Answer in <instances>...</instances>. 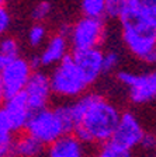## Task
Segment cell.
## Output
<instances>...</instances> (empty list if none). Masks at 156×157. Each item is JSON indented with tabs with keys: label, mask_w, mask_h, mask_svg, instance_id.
I'll list each match as a JSON object with an SVG mask.
<instances>
[{
	"label": "cell",
	"mask_w": 156,
	"mask_h": 157,
	"mask_svg": "<svg viewBox=\"0 0 156 157\" xmlns=\"http://www.w3.org/2000/svg\"><path fill=\"white\" fill-rule=\"evenodd\" d=\"M143 133L145 131L141 122L138 121V118L132 112H124L121 114L120 121H118L110 142L121 149L131 151L134 147L139 146Z\"/></svg>",
	"instance_id": "ba28073f"
},
{
	"label": "cell",
	"mask_w": 156,
	"mask_h": 157,
	"mask_svg": "<svg viewBox=\"0 0 156 157\" xmlns=\"http://www.w3.org/2000/svg\"><path fill=\"white\" fill-rule=\"evenodd\" d=\"M48 157H86L85 144L73 133L63 135L48 146Z\"/></svg>",
	"instance_id": "7c38bea8"
},
{
	"label": "cell",
	"mask_w": 156,
	"mask_h": 157,
	"mask_svg": "<svg viewBox=\"0 0 156 157\" xmlns=\"http://www.w3.org/2000/svg\"><path fill=\"white\" fill-rule=\"evenodd\" d=\"M70 108L73 132L83 144L107 143L120 121V111L100 94H86L75 101Z\"/></svg>",
	"instance_id": "6da1fadb"
},
{
	"label": "cell",
	"mask_w": 156,
	"mask_h": 157,
	"mask_svg": "<svg viewBox=\"0 0 156 157\" xmlns=\"http://www.w3.org/2000/svg\"><path fill=\"white\" fill-rule=\"evenodd\" d=\"M51 93L52 91L51 84H49V76H46L42 72H38V70L33 72L23 91L31 114L46 108Z\"/></svg>",
	"instance_id": "9c48e42d"
},
{
	"label": "cell",
	"mask_w": 156,
	"mask_h": 157,
	"mask_svg": "<svg viewBox=\"0 0 156 157\" xmlns=\"http://www.w3.org/2000/svg\"><path fill=\"white\" fill-rule=\"evenodd\" d=\"M117 78L128 87L130 98L134 104H148L156 100V77L152 72L145 75H137L122 70Z\"/></svg>",
	"instance_id": "8992f818"
},
{
	"label": "cell",
	"mask_w": 156,
	"mask_h": 157,
	"mask_svg": "<svg viewBox=\"0 0 156 157\" xmlns=\"http://www.w3.org/2000/svg\"><path fill=\"white\" fill-rule=\"evenodd\" d=\"M103 55L104 53L98 48L73 51L70 55L87 84L94 83L103 73Z\"/></svg>",
	"instance_id": "30bf717a"
},
{
	"label": "cell",
	"mask_w": 156,
	"mask_h": 157,
	"mask_svg": "<svg viewBox=\"0 0 156 157\" xmlns=\"http://www.w3.org/2000/svg\"><path fill=\"white\" fill-rule=\"evenodd\" d=\"M7 62H9V60H7V59L4 58V56L2 55V53H0V72H2V70L4 69V66L7 65Z\"/></svg>",
	"instance_id": "484cf974"
},
{
	"label": "cell",
	"mask_w": 156,
	"mask_h": 157,
	"mask_svg": "<svg viewBox=\"0 0 156 157\" xmlns=\"http://www.w3.org/2000/svg\"><path fill=\"white\" fill-rule=\"evenodd\" d=\"M31 75H33V69L28 60L21 58L9 60L4 69L0 72V80L3 84L6 98L23 93Z\"/></svg>",
	"instance_id": "52a82bcc"
},
{
	"label": "cell",
	"mask_w": 156,
	"mask_h": 157,
	"mask_svg": "<svg viewBox=\"0 0 156 157\" xmlns=\"http://www.w3.org/2000/svg\"><path fill=\"white\" fill-rule=\"evenodd\" d=\"M139 146L143 150H156V135L153 133H143L142 139H141Z\"/></svg>",
	"instance_id": "603a6c76"
},
{
	"label": "cell",
	"mask_w": 156,
	"mask_h": 157,
	"mask_svg": "<svg viewBox=\"0 0 156 157\" xmlns=\"http://www.w3.org/2000/svg\"><path fill=\"white\" fill-rule=\"evenodd\" d=\"M128 0H106V14L110 17H118Z\"/></svg>",
	"instance_id": "ffe728a7"
},
{
	"label": "cell",
	"mask_w": 156,
	"mask_h": 157,
	"mask_svg": "<svg viewBox=\"0 0 156 157\" xmlns=\"http://www.w3.org/2000/svg\"><path fill=\"white\" fill-rule=\"evenodd\" d=\"M2 108H3L4 114L9 119V124L11 126L13 133H17V132H21L23 129H26L31 111H30L27 100L23 93L13 95L10 98H6V101L3 102Z\"/></svg>",
	"instance_id": "8fae6325"
},
{
	"label": "cell",
	"mask_w": 156,
	"mask_h": 157,
	"mask_svg": "<svg viewBox=\"0 0 156 157\" xmlns=\"http://www.w3.org/2000/svg\"><path fill=\"white\" fill-rule=\"evenodd\" d=\"M155 151H156V150H155Z\"/></svg>",
	"instance_id": "f546056e"
},
{
	"label": "cell",
	"mask_w": 156,
	"mask_h": 157,
	"mask_svg": "<svg viewBox=\"0 0 156 157\" xmlns=\"http://www.w3.org/2000/svg\"><path fill=\"white\" fill-rule=\"evenodd\" d=\"M120 63V56H118L117 52H107L103 55V72L104 73H108V72H113L114 69L118 66Z\"/></svg>",
	"instance_id": "44dd1931"
},
{
	"label": "cell",
	"mask_w": 156,
	"mask_h": 157,
	"mask_svg": "<svg viewBox=\"0 0 156 157\" xmlns=\"http://www.w3.org/2000/svg\"><path fill=\"white\" fill-rule=\"evenodd\" d=\"M0 53L7 59V60H11V59L18 58V44L14 38H3L0 41Z\"/></svg>",
	"instance_id": "e0dca14e"
},
{
	"label": "cell",
	"mask_w": 156,
	"mask_h": 157,
	"mask_svg": "<svg viewBox=\"0 0 156 157\" xmlns=\"http://www.w3.org/2000/svg\"><path fill=\"white\" fill-rule=\"evenodd\" d=\"M46 36V29L41 24H35L30 28L28 33V41L31 44V46H39L44 42V39Z\"/></svg>",
	"instance_id": "ac0fdd59"
},
{
	"label": "cell",
	"mask_w": 156,
	"mask_h": 157,
	"mask_svg": "<svg viewBox=\"0 0 156 157\" xmlns=\"http://www.w3.org/2000/svg\"><path fill=\"white\" fill-rule=\"evenodd\" d=\"M6 101V95H4V90H3V84H2V80H0V107L3 105V102Z\"/></svg>",
	"instance_id": "d4e9b609"
},
{
	"label": "cell",
	"mask_w": 156,
	"mask_h": 157,
	"mask_svg": "<svg viewBox=\"0 0 156 157\" xmlns=\"http://www.w3.org/2000/svg\"><path fill=\"white\" fill-rule=\"evenodd\" d=\"M4 2H6V0H0V6H3V4H4Z\"/></svg>",
	"instance_id": "83f0119b"
},
{
	"label": "cell",
	"mask_w": 156,
	"mask_h": 157,
	"mask_svg": "<svg viewBox=\"0 0 156 157\" xmlns=\"http://www.w3.org/2000/svg\"><path fill=\"white\" fill-rule=\"evenodd\" d=\"M44 146L33 136L24 133L14 139L13 154L14 157H38L42 153Z\"/></svg>",
	"instance_id": "5bb4252c"
},
{
	"label": "cell",
	"mask_w": 156,
	"mask_h": 157,
	"mask_svg": "<svg viewBox=\"0 0 156 157\" xmlns=\"http://www.w3.org/2000/svg\"><path fill=\"white\" fill-rule=\"evenodd\" d=\"M49 84L51 91L62 97H79L89 86L70 55L58 63L49 76Z\"/></svg>",
	"instance_id": "277c9868"
},
{
	"label": "cell",
	"mask_w": 156,
	"mask_h": 157,
	"mask_svg": "<svg viewBox=\"0 0 156 157\" xmlns=\"http://www.w3.org/2000/svg\"><path fill=\"white\" fill-rule=\"evenodd\" d=\"M96 157H132L130 150L121 149V147L115 146L111 142H107L101 146V149L98 150V153L96 154Z\"/></svg>",
	"instance_id": "2e32d148"
},
{
	"label": "cell",
	"mask_w": 156,
	"mask_h": 157,
	"mask_svg": "<svg viewBox=\"0 0 156 157\" xmlns=\"http://www.w3.org/2000/svg\"><path fill=\"white\" fill-rule=\"evenodd\" d=\"M49 13H51V4L48 2H41V3H38L34 7L33 18L35 21H42V20H45L49 16Z\"/></svg>",
	"instance_id": "7402d4cb"
},
{
	"label": "cell",
	"mask_w": 156,
	"mask_h": 157,
	"mask_svg": "<svg viewBox=\"0 0 156 157\" xmlns=\"http://www.w3.org/2000/svg\"><path fill=\"white\" fill-rule=\"evenodd\" d=\"M10 25V16L3 6H0V36L7 31Z\"/></svg>",
	"instance_id": "cb8c5ba5"
},
{
	"label": "cell",
	"mask_w": 156,
	"mask_h": 157,
	"mask_svg": "<svg viewBox=\"0 0 156 157\" xmlns=\"http://www.w3.org/2000/svg\"><path fill=\"white\" fill-rule=\"evenodd\" d=\"M122 41L135 58L148 62L156 49V25L135 18L120 17Z\"/></svg>",
	"instance_id": "7a4b0ae2"
},
{
	"label": "cell",
	"mask_w": 156,
	"mask_h": 157,
	"mask_svg": "<svg viewBox=\"0 0 156 157\" xmlns=\"http://www.w3.org/2000/svg\"><path fill=\"white\" fill-rule=\"evenodd\" d=\"M70 42L73 51L97 48L106 35V25L103 18L83 17L70 28Z\"/></svg>",
	"instance_id": "5b68a950"
},
{
	"label": "cell",
	"mask_w": 156,
	"mask_h": 157,
	"mask_svg": "<svg viewBox=\"0 0 156 157\" xmlns=\"http://www.w3.org/2000/svg\"><path fill=\"white\" fill-rule=\"evenodd\" d=\"M26 133L33 136L42 146H51L63 135H69V132L55 109L44 108L30 115Z\"/></svg>",
	"instance_id": "3957f363"
},
{
	"label": "cell",
	"mask_w": 156,
	"mask_h": 157,
	"mask_svg": "<svg viewBox=\"0 0 156 157\" xmlns=\"http://www.w3.org/2000/svg\"><path fill=\"white\" fill-rule=\"evenodd\" d=\"M148 63H156V49L153 51V53L150 55V58L148 59Z\"/></svg>",
	"instance_id": "4316f807"
},
{
	"label": "cell",
	"mask_w": 156,
	"mask_h": 157,
	"mask_svg": "<svg viewBox=\"0 0 156 157\" xmlns=\"http://www.w3.org/2000/svg\"><path fill=\"white\" fill-rule=\"evenodd\" d=\"M82 11L85 17L103 18L106 14V0H82Z\"/></svg>",
	"instance_id": "9a60e30c"
},
{
	"label": "cell",
	"mask_w": 156,
	"mask_h": 157,
	"mask_svg": "<svg viewBox=\"0 0 156 157\" xmlns=\"http://www.w3.org/2000/svg\"><path fill=\"white\" fill-rule=\"evenodd\" d=\"M55 111L58 112L59 118L62 119V122H63V125L66 126L68 132L72 133L75 125H73V119H72V114H70V108H69V105H61V107H56Z\"/></svg>",
	"instance_id": "d6986e66"
},
{
	"label": "cell",
	"mask_w": 156,
	"mask_h": 157,
	"mask_svg": "<svg viewBox=\"0 0 156 157\" xmlns=\"http://www.w3.org/2000/svg\"><path fill=\"white\" fill-rule=\"evenodd\" d=\"M152 73H153V75H155V77H156V69H155V70H153Z\"/></svg>",
	"instance_id": "f1b7e54d"
},
{
	"label": "cell",
	"mask_w": 156,
	"mask_h": 157,
	"mask_svg": "<svg viewBox=\"0 0 156 157\" xmlns=\"http://www.w3.org/2000/svg\"><path fill=\"white\" fill-rule=\"evenodd\" d=\"M66 52H68V38L58 33L48 41L42 53L38 55L39 62H41V67L42 66L58 65L59 62H62L68 56Z\"/></svg>",
	"instance_id": "4fadbf2b"
}]
</instances>
